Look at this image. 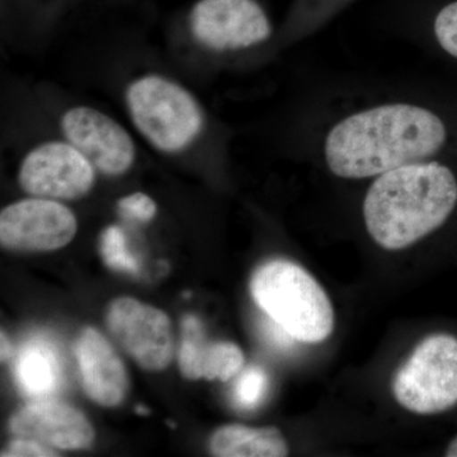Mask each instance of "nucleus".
Masks as SVG:
<instances>
[{"label": "nucleus", "instance_id": "obj_1", "mask_svg": "<svg viewBox=\"0 0 457 457\" xmlns=\"http://www.w3.org/2000/svg\"><path fill=\"white\" fill-rule=\"evenodd\" d=\"M437 114L411 104H387L343 120L328 135V167L342 179L380 176L420 163L446 143Z\"/></svg>", "mask_w": 457, "mask_h": 457}, {"label": "nucleus", "instance_id": "obj_2", "mask_svg": "<svg viewBox=\"0 0 457 457\" xmlns=\"http://www.w3.org/2000/svg\"><path fill=\"white\" fill-rule=\"evenodd\" d=\"M457 204V180L437 162L403 165L372 183L363 219L372 239L386 251H399L437 230Z\"/></svg>", "mask_w": 457, "mask_h": 457}, {"label": "nucleus", "instance_id": "obj_3", "mask_svg": "<svg viewBox=\"0 0 457 457\" xmlns=\"http://www.w3.org/2000/svg\"><path fill=\"white\" fill-rule=\"evenodd\" d=\"M251 295L267 317L297 342L321 343L335 329V311L324 288L295 262L273 260L254 270Z\"/></svg>", "mask_w": 457, "mask_h": 457}, {"label": "nucleus", "instance_id": "obj_4", "mask_svg": "<svg viewBox=\"0 0 457 457\" xmlns=\"http://www.w3.org/2000/svg\"><path fill=\"white\" fill-rule=\"evenodd\" d=\"M126 104L137 130L161 152H182L203 131L204 117L196 98L167 78L146 75L135 80Z\"/></svg>", "mask_w": 457, "mask_h": 457}, {"label": "nucleus", "instance_id": "obj_5", "mask_svg": "<svg viewBox=\"0 0 457 457\" xmlns=\"http://www.w3.org/2000/svg\"><path fill=\"white\" fill-rule=\"evenodd\" d=\"M394 398L422 416L457 405V337L436 333L418 343L393 380Z\"/></svg>", "mask_w": 457, "mask_h": 457}, {"label": "nucleus", "instance_id": "obj_6", "mask_svg": "<svg viewBox=\"0 0 457 457\" xmlns=\"http://www.w3.org/2000/svg\"><path fill=\"white\" fill-rule=\"evenodd\" d=\"M106 324L114 341L146 371H162L174 353L170 319L154 306L119 297L107 309Z\"/></svg>", "mask_w": 457, "mask_h": 457}, {"label": "nucleus", "instance_id": "obj_7", "mask_svg": "<svg viewBox=\"0 0 457 457\" xmlns=\"http://www.w3.org/2000/svg\"><path fill=\"white\" fill-rule=\"evenodd\" d=\"M77 231L74 213L49 198L18 201L0 213V243L9 251H57L68 245Z\"/></svg>", "mask_w": 457, "mask_h": 457}, {"label": "nucleus", "instance_id": "obj_8", "mask_svg": "<svg viewBox=\"0 0 457 457\" xmlns=\"http://www.w3.org/2000/svg\"><path fill=\"white\" fill-rule=\"evenodd\" d=\"M189 29L198 44L215 51L248 49L272 32L255 0H198L189 13Z\"/></svg>", "mask_w": 457, "mask_h": 457}, {"label": "nucleus", "instance_id": "obj_9", "mask_svg": "<svg viewBox=\"0 0 457 457\" xmlns=\"http://www.w3.org/2000/svg\"><path fill=\"white\" fill-rule=\"evenodd\" d=\"M95 167L71 144L51 141L35 147L21 164V187L33 197L77 200L95 185Z\"/></svg>", "mask_w": 457, "mask_h": 457}, {"label": "nucleus", "instance_id": "obj_10", "mask_svg": "<svg viewBox=\"0 0 457 457\" xmlns=\"http://www.w3.org/2000/svg\"><path fill=\"white\" fill-rule=\"evenodd\" d=\"M66 140L107 176H121L134 164L137 149L129 132L106 113L74 107L62 116Z\"/></svg>", "mask_w": 457, "mask_h": 457}, {"label": "nucleus", "instance_id": "obj_11", "mask_svg": "<svg viewBox=\"0 0 457 457\" xmlns=\"http://www.w3.org/2000/svg\"><path fill=\"white\" fill-rule=\"evenodd\" d=\"M9 429L55 450L88 449L95 441V428L82 411L53 400L27 404L11 418Z\"/></svg>", "mask_w": 457, "mask_h": 457}, {"label": "nucleus", "instance_id": "obj_12", "mask_svg": "<svg viewBox=\"0 0 457 457\" xmlns=\"http://www.w3.org/2000/svg\"><path fill=\"white\" fill-rule=\"evenodd\" d=\"M84 392L102 407L121 404L128 393L125 366L111 343L95 328H84L75 342Z\"/></svg>", "mask_w": 457, "mask_h": 457}, {"label": "nucleus", "instance_id": "obj_13", "mask_svg": "<svg viewBox=\"0 0 457 457\" xmlns=\"http://www.w3.org/2000/svg\"><path fill=\"white\" fill-rule=\"evenodd\" d=\"M179 365L188 380L228 381L245 368V354L236 343L207 342L200 319L188 314L182 319Z\"/></svg>", "mask_w": 457, "mask_h": 457}, {"label": "nucleus", "instance_id": "obj_14", "mask_svg": "<svg viewBox=\"0 0 457 457\" xmlns=\"http://www.w3.org/2000/svg\"><path fill=\"white\" fill-rule=\"evenodd\" d=\"M210 451L219 457H284L287 442L276 427L222 426L210 438Z\"/></svg>", "mask_w": 457, "mask_h": 457}, {"label": "nucleus", "instance_id": "obj_15", "mask_svg": "<svg viewBox=\"0 0 457 457\" xmlns=\"http://www.w3.org/2000/svg\"><path fill=\"white\" fill-rule=\"evenodd\" d=\"M14 378L27 395L46 396L55 392L62 378L55 352L41 342L25 345L14 361Z\"/></svg>", "mask_w": 457, "mask_h": 457}, {"label": "nucleus", "instance_id": "obj_16", "mask_svg": "<svg viewBox=\"0 0 457 457\" xmlns=\"http://www.w3.org/2000/svg\"><path fill=\"white\" fill-rule=\"evenodd\" d=\"M270 378L261 366L251 365L237 374L234 385L233 402L242 411H253L269 393Z\"/></svg>", "mask_w": 457, "mask_h": 457}, {"label": "nucleus", "instance_id": "obj_17", "mask_svg": "<svg viewBox=\"0 0 457 457\" xmlns=\"http://www.w3.org/2000/svg\"><path fill=\"white\" fill-rule=\"evenodd\" d=\"M101 253L104 263L111 270L129 273L139 270V263L129 252L125 237L119 228H110L104 231L101 240Z\"/></svg>", "mask_w": 457, "mask_h": 457}, {"label": "nucleus", "instance_id": "obj_18", "mask_svg": "<svg viewBox=\"0 0 457 457\" xmlns=\"http://www.w3.org/2000/svg\"><path fill=\"white\" fill-rule=\"evenodd\" d=\"M435 33L442 49L457 59V2L446 5L438 13Z\"/></svg>", "mask_w": 457, "mask_h": 457}, {"label": "nucleus", "instance_id": "obj_19", "mask_svg": "<svg viewBox=\"0 0 457 457\" xmlns=\"http://www.w3.org/2000/svg\"><path fill=\"white\" fill-rule=\"evenodd\" d=\"M119 207L123 215L139 221L152 220L156 212L154 201L144 194L123 197L120 200Z\"/></svg>", "mask_w": 457, "mask_h": 457}, {"label": "nucleus", "instance_id": "obj_20", "mask_svg": "<svg viewBox=\"0 0 457 457\" xmlns=\"http://www.w3.org/2000/svg\"><path fill=\"white\" fill-rule=\"evenodd\" d=\"M59 456L55 449L41 444V442L29 440V438L16 437V440L8 445L3 451L2 457H54Z\"/></svg>", "mask_w": 457, "mask_h": 457}, {"label": "nucleus", "instance_id": "obj_21", "mask_svg": "<svg viewBox=\"0 0 457 457\" xmlns=\"http://www.w3.org/2000/svg\"><path fill=\"white\" fill-rule=\"evenodd\" d=\"M262 335L270 347L279 351H288L293 348L294 342H297L287 330H285L270 317H267L266 320L262 323Z\"/></svg>", "mask_w": 457, "mask_h": 457}, {"label": "nucleus", "instance_id": "obj_22", "mask_svg": "<svg viewBox=\"0 0 457 457\" xmlns=\"http://www.w3.org/2000/svg\"><path fill=\"white\" fill-rule=\"evenodd\" d=\"M9 353H11V345H9L8 338L4 336V333H2V361L7 360Z\"/></svg>", "mask_w": 457, "mask_h": 457}, {"label": "nucleus", "instance_id": "obj_23", "mask_svg": "<svg viewBox=\"0 0 457 457\" xmlns=\"http://www.w3.org/2000/svg\"><path fill=\"white\" fill-rule=\"evenodd\" d=\"M445 456L447 457H457V436L450 442L446 451H445Z\"/></svg>", "mask_w": 457, "mask_h": 457}]
</instances>
